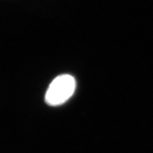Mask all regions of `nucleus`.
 <instances>
[{"instance_id":"obj_1","label":"nucleus","mask_w":153,"mask_h":153,"mask_svg":"<svg viewBox=\"0 0 153 153\" xmlns=\"http://www.w3.org/2000/svg\"><path fill=\"white\" fill-rule=\"evenodd\" d=\"M76 81L69 74L58 76L52 81L45 94V102L52 106L60 105L66 102L74 93Z\"/></svg>"}]
</instances>
